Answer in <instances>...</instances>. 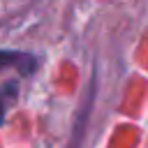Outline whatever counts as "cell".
I'll list each match as a JSON object with an SVG mask.
<instances>
[{
	"instance_id": "6da1fadb",
	"label": "cell",
	"mask_w": 148,
	"mask_h": 148,
	"mask_svg": "<svg viewBox=\"0 0 148 148\" xmlns=\"http://www.w3.org/2000/svg\"><path fill=\"white\" fill-rule=\"evenodd\" d=\"M16 62H25V56H21V53H7V51H0V69H2V67H14Z\"/></svg>"
},
{
	"instance_id": "7a4b0ae2",
	"label": "cell",
	"mask_w": 148,
	"mask_h": 148,
	"mask_svg": "<svg viewBox=\"0 0 148 148\" xmlns=\"http://www.w3.org/2000/svg\"><path fill=\"white\" fill-rule=\"evenodd\" d=\"M2 116H5V106H2V99H0V123H2Z\"/></svg>"
}]
</instances>
